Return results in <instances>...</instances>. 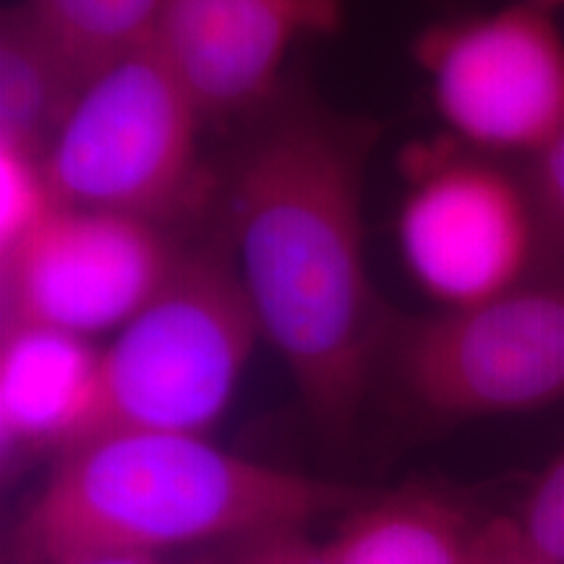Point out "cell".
Returning <instances> with one entry per match:
<instances>
[{
	"mask_svg": "<svg viewBox=\"0 0 564 564\" xmlns=\"http://www.w3.org/2000/svg\"><path fill=\"white\" fill-rule=\"evenodd\" d=\"M97 358L89 340L55 329L6 327L0 337V444L3 460L63 453L87 408Z\"/></svg>",
	"mask_w": 564,
	"mask_h": 564,
	"instance_id": "obj_10",
	"label": "cell"
},
{
	"mask_svg": "<svg viewBox=\"0 0 564 564\" xmlns=\"http://www.w3.org/2000/svg\"><path fill=\"white\" fill-rule=\"evenodd\" d=\"M470 564H549L544 556L533 552L523 528L512 520H491L481 531L474 533Z\"/></svg>",
	"mask_w": 564,
	"mask_h": 564,
	"instance_id": "obj_18",
	"label": "cell"
},
{
	"mask_svg": "<svg viewBox=\"0 0 564 564\" xmlns=\"http://www.w3.org/2000/svg\"><path fill=\"white\" fill-rule=\"evenodd\" d=\"M343 13L345 0H165L152 42L204 118L228 116L264 102L293 47Z\"/></svg>",
	"mask_w": 564,
	"mask_h": 564,
	"instance_id": "obj_9",
	"label": "cell"
},
{
	"mask_svg": "<svg viewBox=\"0 0 564 564\" xmlns=\"http://www.w3.org/2000/svg\"><path fill=\"white\" fill-rule=\"evenodd\" d=\"M199 105L154 42L97 70L42 154L55 204L160 223L196 173Z\"/></svg>",
	"mask_w": 564,
	"mask_h": 564,
	"instance_id": "obj_4",
	"label": "cell"
},
{
	"mask_svg": "<svg viewBox=\"0 0 564 564\" xmlns=\"http://www.w3.org/2000/svg\"><path fill=\"white\" fill-rule=\"evenodd\" d=\"M53 207L40 158L0 144V257L24 241Z\"/></svg>",
	"mask_w": 564,
	"mask_h": 564,
	"instance_id": "obj_14",
	"label": "cell"
},
{
	"mask_svg": "<svg viewBox=\"0 0 564 564\" xmlns=\"http://www.w3.org/2000/svg\"><path fill=\"white\" fill-rule=\"evenodd\" d=\"M398 241L415 285L444 308L499 299L541 270L528 183L486 160L429 154L400 207Z\"/></svg>",
	"mask_w": 564,
	"mask_h": 564,
	"instance_id": "obj_8",
	"label": "cell"
},
{
	"mask_svg": "<svg viewBox=\"0 0 564 564\" xmlns=\"http://www.w3.org/2000/svg\"><path fill=\"white\" fill-rule=\"evenodd\" d=\"M259 337L228 246L181 253L162 291L100 350L87 408L63 453L112 434L204 436L228 408Z\"/></svg>",
	"mask_w": 564,
	"mask_h": 564,
	"instance_id": "obj_3",
	"label": "cell"
},
{
	"mask_svg": "<svg viewBox=\"0 0 564 564\" xmlns=\"http://www.w3.org/2000/svg\"><path fill=\"white\" fill-rule=\"evenodd\" d=\"M87 79L19 3L0 17V144L40 158Z\"/></svg>",
	"mask_w": 564,
	"mask_h": 564,
	"instance_id": "obj_11",
	"label": "cell"
},
{
	"mask_svg": "<svg viewBox=\"0 0 564 564\" xmlns=\"http://www.w3.org/2000/svg\"><path fill=\"white\" fill-rule=\"evenodd\" d=\"M84 79L152 42L165 0H21Z\"/></svg>",
	"mask_w": 564,
	"mask_h": 564,
	"instance_id": "obj_13",
	"label": "cell"
},
{
	"mask_svg": "<svg viewBox=\"0 0 564 564\" xmlns=\"http://www.w3.org/2000/svg\"><path fill=\"white\" fill-rule=\"evenodd\" d=\"M394 369L442 421L539 411L564 400V282L539 280L476 306L411 322Z\"/></svg>",
	"mask_w": 564,
	"mask_h": 564,
	"instance_id": "obj_5",
	"label": "cell"
},
{
	"mask_svg": "<svg viewBox=\"0 0 564 564\" xmlns=\"http://www.w3.org/2000/svg\"><path fill=\"white\" fill-rule=\"evenodd\" d=\"M413 58L442 121L476 150L539 154L562 123L564 37L528 0L429 26Z\"/></svg>",
	"mask_w": 564,
	"mask_h": 564,
	"instance_id": "obj_6",
	"label": "cell"
},
{
	"mask_svg": "<svg viewBox=\"0 0 564 564\" xmlns=\"http://www.w3.org/2000/svg\"><path fill=\"white\" fill-rule=\"evenodd\" d=\"M70 564H175L167 562L162 554H110V556H91V560H79ZM207 564V562H199Z\"/></svg>",
	"mask_w": 564,
	"mask_h": 564,
	"instance_id": "obj_19",
	"label": "cell"
},
{
	"mask_svg": "<svg viewBox=\"0 0 564 564\" xmlns=\"http://www.w3.org/2000/svg\"><path fill=\"white\" fill-rule=\"evenodd\" d=\"M327 549L335 564H470L474 533L449 499L403 489L352 512Z\"/></svg>",
	"mask_w": 564,
	"mask_h": 564,
	"instance_id": "obj_12",
	"label": "cell"
},
{
	"mask_svg": "<svg viewBox=\"0 0 564 564\" xmlns=\"http://www.w3.org/2000/svg\"><path fill=\"white\" fill-rule=\"evenodd\" d=\"M541 230V270L556 280L564 267V118L544 150L533 154L528 181Z\"/></svg>",
	"mask_w": 564,
	"mask_h": 564,
	"instance_id": "obj_15",
	"label": "cell"
},
{
	"mask_svg": "<svg viewBox=\"0 0 564 564\" xmlns=\"http://www.w3.org/2000/svg\"><path fill=\"white\" fill-rule=\"evenodd\" d=\"M343 484L232 455L204 436L112 434L58 455L11 520L6 564H70L249 539L343 510Z\"/></svg>",
	"mask_w": 564,
	"mask_h": 564,
	"instance_id": "obj_2",
	"label": "cell"
},
{
	"mask_svg": "<svg viewBox=\"0 0 564 564\" xmlns=\"http://www.w3.org/2000/svg\"><path fill=\"white\" fill-rule=\"evenodd\" d=\"M528 3H533V6H539V9H544V11H560V9H564V0H528Z\"/></svg>",
	"mask_w": 564,
	"mask_h": 564,
	"instance_id": "obj_20",
	"label": "cell"
},
{
	"mask_svg": "<svg viewBox=\"0 0 564 564\" xmlns=\"http://www.w3.org/2000/svg\"><path fill=\"white\" fill-rule=\"evenodd\" d=\"M520 528L535 554L549 564H564V449L535 484Z\"/></svg>",
	"mask_w": 564,
	"mask_h": 564,
	"instance_id": "obj_16",
	"label": "cell"
},
{
	"mask_svg": "<svg viewBox=\"0 0 564 564\" xmlns=\"http://www.w3.org/2000/svg\"><path fill=\"white\" fill-rule=\"evenodd\" d=\"M232 564H335L327 544L306 533V525H280L241 539Z\"/></svg>",
	"mask_w": 564,
	"mask_h": 564,
	"instance_id": "obj_17",
	"label": "cell"
},
{
	"mask_svg": "<svg viewBox=\"0 0 564 564\" xmlns=\"http://www.w3.org/2000/svg\"><path fill=\"white\" fill-rule=\"evenodd\" d=\"M364 141L314 112L280 118L232 178V259L259 329L322 432H350L382 350L364 246Z\"/></svg>",
	"mask_w": 564,
	"mask_h": 564,
	"instance_id": "obj_1",
	"label": "cell"
},
{
	"mask_svg": "<svg viewBox=\"0 0 564 564\" xmlns=\"http://www.w3.org/2000/svg\"><path fill=\"white\" fill-rule=\"evenodd\" d=\"M178 259L160 223L55 204L0 257L3 329L40 327L84 340L118 333L162 291Z\"/></svg>",
	"mask_w": 564,
	"mask_h": 564,
	"instance_id": "obj_7",
	"label": "cell"
}]
</instances>
